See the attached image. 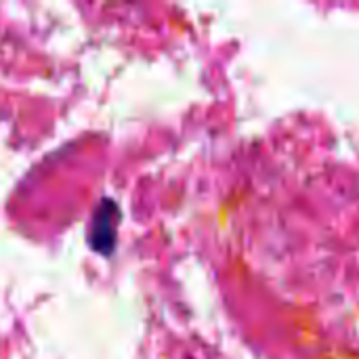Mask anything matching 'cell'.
I'll return each instance as SVG.
<instances>
[{"instance_id":"obj_1","label":"cell","mask_w":359,"mask_h":359,"mask_svg":"<svg viewBox=\"0 0 359 359\" xmlns=\"http://www.w3.org/2000/svg\"><path fill=\"white\" fill-rule=\"evenodd\" d=\"M118 221H120V210L111 200H103L90 223V246L101 252L109 255L116 246V231H118Z\"/></svg>"}]
</instances>
